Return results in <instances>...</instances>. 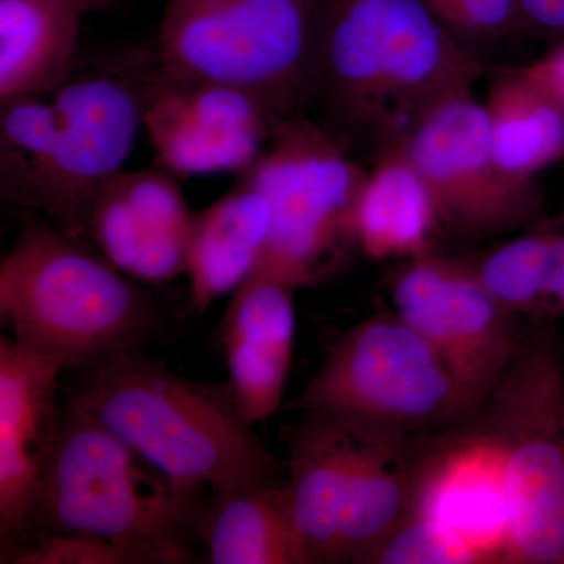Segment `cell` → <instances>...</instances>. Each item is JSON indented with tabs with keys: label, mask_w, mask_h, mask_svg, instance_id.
Listing matches in <instances>:
<instances>
[{
	"label": "cell",
	"mask_w": 564,
	"mask_h": 564,
	"mask_svg": "<svg viewBox=\"0 0 564 564\" xmlns=\"http://www.w3.org/2000/svg\"><path fill=\"white\" fill-rule=\"evenodd\" d=\"M481 66L423 0H321L313 99L339 140L400 143Z\"/></svg>",
	"instance_id": "6da1fadb"
},
{
	"label": "cell",
	"mask_w": 564,
	"mask_h": 564,
	"mask_svg": "<svg viewBox=\"0 0 564 564\" xmlns=\"http://www.w3.org/2000/svg\"><path fill=\"white\" fill-rule=\"evenodd\" d=\"M70 400L182 489L217 494L288 477L228 388L193 383L140 350L82 370Z\"/></svg>",
	"instance_id": "7a4b0ae2"
},
{
	"label": "cell",
	"mask_w": 564,
	"mask_h": 564,
	"mask_svg": "<svg viewBox=\"0 0 564 564\" xmlns=\"http://www.w3.org/2000/svg\"><path fill=\"white\" fill-rule=\"evenodd\" d=\"M140 284L84 237L29 212L0 262V317L18 343L84 370L140 350L155 332L158 311Z\"/></svg>",
	"instance_id": "3957f363"
},
{
	"label": "cell",
	"mask_w": 564,
	"mask_h": 564,
	"mask_svg": "<svg viewBox=\"0 0 564 564\" xmlns=\"http://www.w3.org/2000/svg\"><path fill=\"white\" fill-rule=\"evenodd\" d=\"M199 494L174 485L69 399L25 540L32 532L85 534L120 545L140 564L185 563L188 540L202 525Z\"/></svg>",
	"instance_id": "277c9868"
},
{
	"label": "cell",
	"mask_w": 564,
	"mask_h": 564,
	"mask_svg": "<svg viewBox=\"0 0 564 564\" xmlns=\"http://www.w3.org/2000/svg\"><path fill=\"white\" fill-rule=\"evenodd\" d=\"M321 0H169L162 79L251 95L274 121L313 101Z\"/></svg>",
	"instance_id": "5b68a950"
},
{
	"label": "cell",
	"mask_w": 564,
	"mask_h": 564,
	"mask_svg": "<svg viewBox=\"0 0 564 564\" xmlns=\"http://www.w3.org/2000/svg\"><path fill=\"white\" fill-rule=\"evenodd\" d=\"M502 451L510 499L505 564H564V340L527 322L503 377L478 408Z\"/></svg>",
	"instance_id": "8992f818"
},
{
	"label": "cell",
	"mask_w": 564,
	"mask_h": 564,
	"mask_svg": "<svg viewBox=\"0 0 564 564\" xmlns=\"http://www.w3.org/2000/svg\"><path fill=\"white\" fill-rule=\"evenodd\" d=\"M480 404L393 311L370 315L345 332L302 395L303 411L400 436L448 429Z\"/></svg>",
	"instance_id": "52a82bcc"
},
{
	"label": "cell",
	"mask_w": 564,
	"mask_h": 564,
	"mask_svg": "<svg viewBox=\"0 0 564 564\" xmlns=\"http://www.w3.org/2000/svg\"><path fill=\"white\" fill-rule=\"evenodd\" d=\"M239 176L265 196L272 234L261 269L296 291L317 284L355 245L352 212L367 173L343 141L303 113L274 121L269 144Z\"/></svg>",
	"instance_id": "ba28073f"
},
{
	"label": "cell",
	"mask_w": 564,
	"mask_h": 564,
	"mask_svg": "<svg viewBox=\"0 0 564 564\" xmlns=\"http://www.w3.org/2000/svg\"><path fill=\"white\" fill-rule=\"evenodd\" d=\"M400 144L429 187L441 226L456 236L491 239L541 221L534 182L499 165L485 104L473 91L434 107Z\"/></svg>",
	"instance_id": "9c48e42d"
},
{
	"label": "cell",
	"mask_w": 564,
	"mask_h": 564,
	"mask_svg": "<svg viewBox=\"0 0 564 564\" xmlns=\"http://www.w3.org/2000/svg\"><path fill=\"white\" fill-rule=\"evenodd\" d=\"M144 98L117 77L66 82L52 99L54 139L18 206L85 239L93 203L131 158L143 126Z\"/></svg>",
	"instance_id": "30bf717a"
},
{
	"label": "cell",
	"mask_w": 564,
	"mask_h": 564,
	"mask_svg": "<svg viewBox=\"0 0 564 564\" xmlns=\"http://www.w3.org/2000/svg\"><path fill=\"white\" fill-rule=\"evenodd\" d=\"M393 313L421 334L459 384L484 403L521 345L525 321L485 291L466 259H408L391 282Z\"/></svg>",
	"instance_id": "8fae6325"
},
{
	"label": "cell",
	"mask_w": 564,
	"mask_h": 564,
	"mask_svg": "<svg viewBox=\"0 0 564 564\" xmlns=\"http://www.w3.org/2000/svg\"><path fill=\"white\" fill-rule=\"evenodd\" d=\"M414 513L447 534L469 564H505L511 513L503 455L478 410L423 434Z\"/></svg>",
	"instance_id": "7c38bea8"
},
{
	"label": "cell",
	"mask_w": 564,
	"mask_h": 564,
	"mask_svg": "<svg viewBox=\"0 0 564 564\" xmlns=\"http://www.w3.org/2000/svg\"><path fill=\"white\" fill-rule=\"evenodd\" d=\"M274 120L258 99L217 84L162 79L144 98L143 128L166 172H247L269 144Z\"/></svg>",
	"instance_id": "4fadbf2b"
},
{
	"label": "cell",
	"mask_w": 564,
	"mask_h": 564,
	"mask_svg": "<svg viewBox=\"0 0 564 564\" xmlns=\"http://www.w3.org/2000/svg\"><path fill=\"white\" fill-rule=\"evenodd\" d=\"M195 214L166 170L122 172L88 212L85 239L141 284H163L187 270Z\"/></svg>",
	"instance_id": "5bb4252c"
},
{
	"label": "cell",
	"mask_w": 564,
	"mask_h": 564,
	"mask_svg": "<svg viewBox=\"0 0 564 564\" xmlns=\"http://www.w3.org/2000/svg\"><path fill=\"white\" fill-rule=\"evenodd\" d=\"M62 364L14 337L0 339V536L25 540L36 486L57 434Z\"/></svg>",
	"instance_id": "9a60e30c"
},
{
	"label": "cell",
	"mask_w": 564,
	"mask_h": 564,
	"mask_svg": "<svg viewBox=\"0 0 564 564\" xmlns=\"http://www.w3.org/2000/svg\"><path fill=\"white\" fill-rule=\"evenodd\" d=\"M361 440L359 423L311 411L293 429L285 491L304 564H339Z\"/></svg>",
	"instance_id": "2e32d148"
},
{
	"label": "cell",
	"mask_w": 564,
	"mask_h": 564,
	"mask_svg": "<svg viewBox=\"0 0 564 564\" xmlns=\"http://www.w3.org/2000/svg\"><path fill=\"white\" fill-rule=\"evenodd\" d=\"M296 289L256 273L232 293L221 323L229 383L243 421H265L280 410L296 339Z\"/></svg>",
	"instance_id": "e0dca14e"
},
{
	"label": "cell",
	"mask_w": 564,
	"mask_h": 564,
	"mask_svg": "<svg viewBox=\"0 0 564 564\" xmlns=\"http://www.w3.org/2000/svg\"><path fill=\"white\" fill-rule=\"evenodd\" d=\"M272 234V210L250 181L236 184L195 214L187 270L191 304L198 313L242 288L261 269Z\"/></svg>",
	"instance_id": "ac0fdd59"
},
{
	"label": "cell",
	"mask_w": 564,
	"mask_h": 564,
	"mask_svg": "<svg viewBox=\"0 0 564 564\" xmlns=\"http://www.w3.org/2000/svg\"><path fill=\"white\" fill-rule=\"evenodd\" d=\"M362 426L361 451L340 536L339 564H364L414 513L422 441Z\"/></svg>",
	"instance_id": "d6986e66"
},
{
	"label": "cell",
	"mask_w": 564,
	"mask_h": 564,
	"mask_svg": "<svg viewBox=\"0 0 564 564\" xmlns=\"http://www.w3.org/2000/svg\"><path fill=\"white\" fill-rule=\"evenodd\" d=\"M87 14L76 0H0V102L54 95L70 80Z\"/></svg>",
	"instance_id": "ffe728a7"
},
{
	"label": "cell",
	"mask_w": 564,
	"mask_h": 564,
	"mask_svg": "<svg viewBox=\"0 0 564 564\" xmlns=\"http://www.w3.org/2000/svg\"><path fill=\"white\" fill-rule=\"evenodd\" d=\"M441 221L429 187L402 144L386 147L352 212V237L369 258L413 259L433 251Z\"/></svg>",
	"instance_id": "44dd1931"
},
{
	"label": "cell",
	"mask_w": 564,
	"mask_h": 564,
	"mask_svg": "<svg viewBox=\"0 0 564 564\" xmlns=\"http://www.w3.org/2000/svg\"><path fill=\"white\" fill-rule=\"evenodd\" d=\"M199 533L214 564H304L285 481L215 494Z\"/></svg>",
	"instance_id": "7402d4cb"
},
{
	"label": "cell",
	"mask_w": 564,
	"mask_h": 564,
	"mask_svg": "<svg viewBox=\"0 0 564 564\" xmlns=\"http://www.w3.org/2000/svg\"><path fill=\"white\" fill-rule=\"evenodd\" d=\"M485 107L492 152L505 172L533 181L562 161L564 111L521 69L494 82Z\"/></svg>",
	"instance_id": "603a6c76"
},
{
	"label": "cell",
	"mask_w": 564,
	"mask_h": 564,
	"mask_svg": "<svg viewBox=\"0 0 564 564\" xmlns=\"http://www.w3.org/2000/svg\"><path fill=\"white\" fill-rule=\"evenodd\" d=\"M551 247L552 225L545 220L466 261L485 291L505 310L525 322L547 321L544 293Z\"/></svg>",
	"instance_id": "cb8c5ba5"
},
{
	"label": "cell",
	"mask_w": 564,
	"mask_h": 564,
	"mask_svg": "<svg viewBox=\"0 0 564 564\" xmlns=\"http://www.w3.org/2000/svg\"><path fill=\"white\" fill-rule=\"evenodd\" d=\"M57 115L43 96H22L0 102V172L2 196L18 206L33 173L54 139Z\"/></svg>",
	"instance_id": "d4e9b609"
},
{
	"label": "cell",
	"mask_w": 564,
	"mask_h": 564,
	"mask_svg": "<svg viewBox=\"0 0 564 564\" xmlns=\"http://www.w3.org/2000/svg\"><path fill=\"white\" fill-rule=\"evenodd\" d=\"M2 563L14 564H140L120 545L85 534H35L32 541L2 549Z\"/></svg>",
	"instance_id": "484cf974"
},
{
	"label": "cell",
	"mask_w": 564,
	"mask_h": 564,
	"mask_svg": "<svg viewBox=\"0 0 564 564\" xmlns=\"http://www.w3.org/2000/svg\"><path fill=\"white\" fill-rule=\"evenodd\" d=\"M364 564H469V558L447 534L413 513L370 552Z\"/></svg>",
	"instance_id": "4316f807"
},
{
	"label": "cell",
	"mask_w": 564,
	"mask_h": 564,
	"mask_svg": "<svg viewBox=\"0 0 564 564\" xmlns=\"http://www.w3.org/2000/svg\"><path fill=\"white\" fill-rule=\"evenodd\" d=\"M436 17L462 43L500 39L525 21L518 0H447Z\"/></svg>",
	"instance_id": "83f0119b"
},
{
	"label": "cell",
	"mask_w": 564,
	"mask_h": 564,
	"mask_svg": "<svg viewBox=\"0 0 564 564\" xmlns=\"http://www.w3.org/2000/svg\"><path fill=\"white\" fill-rule=\"evenodd\" d=\"M552 225L551 262L545 282V318L560 322L564 318V214Z\"/></svg>",
	"instance_id": "f1b7e54d"
},
{
	"label": "cell",
	"mask_w": 564,
	"mask_h": 564,
	"mask_svg": "<svg viewBox=\"0 0 564 564\" xmlns=\"http://www.w3.org/2000/svg\"><path fill=\"white\" fill-rule=\"evenodd\" d=\"M521 70L564 111V44Z\"/></svg>",
	"instance_id": "f546056e"
},
{
	"label": "cell",
	"mask_w": 564,
	"mask_h": 564,
	"mask_svg": "<svg viewBox=\"0 0 564 564\" xmlns=\"http://www.w3.org/2000/svg\"><path fill=\"white\" fill-rule=\"evenodd\" d=\"M525 21L544 31L564 33V0H518Z\"/></svg>",
	"instance_id": "4dcf8cb0"
},
{
	"label": "cell",
	"mask_w": 564,
	"mask_h": 564,
	"mask_svg": "<svg viewBox=\"0 0 564 564\" xmlns=\"http://www.w3.org/2000/svg\"><path fill=\"white\" fill-rule=\"evenodd\" d=\"M88 13H106L120 7L122 0H76Z\"/></svg>",
	"instance_id": "1f68e13d"
},
{
	"label": "cell",
	"mask_w": 564,
	"mask_h": 564,
	"mask_svg": "<svg viewBox=\"0 0 564 564\" xmlns=\"http://www.w3.org/2000/svg\"><path fill=\"white\" fill-rule=\"evenodd\" d=\"M423 2H425L426 6H429L430 9H432L434 13H436V11L440 10L441 7H443L444 3L447 2V0H423Z\"/></svg>",
	"instance_id": "d6a6232c"
}]
</instances>
